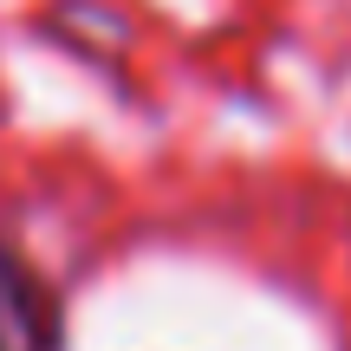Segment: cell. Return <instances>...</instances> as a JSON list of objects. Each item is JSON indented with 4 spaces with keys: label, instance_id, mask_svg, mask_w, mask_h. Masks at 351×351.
<instances>
[{
    "label": "cell",
    "instance_id": "6da1fadb",
    "mask_svg": "<svg viewBox=\"0 0 351 351\" xmlns=\"http://www.w3.org/2000/svg\"><path fill=\"white\" fill-rule=\"evenodd\" d=\"M0 313H7L20 351H65V306L20 254L0 241Z\"/></svg>",
    "mask_w": 351,
    "mask_h": 351
},
{
    "label": "cell",
    "instance_id": "7a4b0ae2",
    "mask_svg": "<svg viewBox=\"0 0 351 351\" xmlns=\"http://www.w3.org/2000/svg\"><path fill=\"white\" fill-rule=\"evenodd\" d=\"M20 339H13V326H7V313H0V351H13Z\"/></svg>",
    "mask_w": 351,
    "mask_h": 351
}]
</instances>
